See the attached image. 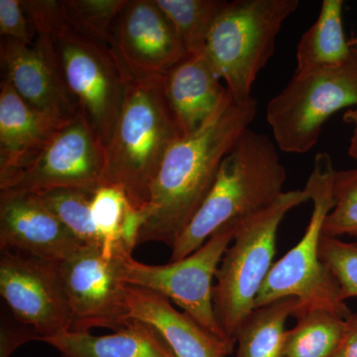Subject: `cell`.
<instances>
[{
    "mask_svg": "<svg viewBox=\"0 0 357 357\" xmlns=\"http://www.w3.org/2000/svg\"><path fill=\"white\" fill-rule=\"evenodd\" d=\"M257 114L255 98L237 102L227 91L217 112L189 135L171 145L142 210L137 245L159 241L173 248L208 197L223 159Z\"/></svg>",
    "mask_w": 357,
    "mask_h": 357,
    "instance_id": "6da1fadb",
    "label": "cell"
},
{
    "mask_svg": "<svg viewBox=\"0 0 357 357\" xmlns=\"http://www.w3.org/2000/svg\"><path fill=\"white\" fill-rule=\"evenodd\" d=\"M269 136L248 129L223 159L215 184L172 249L171 261L201 248L225 225L264 211L284 194L287 173Z\"/></svg>",
    "mask_w": 357,
    "mask_h": 357,
    "instance_id": "7a4b0ae2",
    "label": "cell"
},
{
    "mask_svg": "<svg viewBox=\"0 0 357 357\" xmlns=\"http://www.w3.org/2000/svg\"><path fill=\"white\" fill-rule=\"evenodd\" d=\"M21 2L36 35L50 40L66 86L105 148L121 114L128 77L109 46L66 23L61 1Z\"/></svg>",
    "mask_w": 357,
    "mask_h": 357,
    "instance_id": "3957f363",
    "label": "cell"
},
{
    "mask_svg": "<svg viewBox=\"0 0 357 357\" xmlns=\"http://www.w3.org/2000/svg\"><path fill=\"white\" fill-rule=\"evenodd\" d=\"M180 137L167 102L164 77L129 79L121 114L105 148L102 185L121 188L134 208L142 211L167 151Z\"/></svg>",
    "mask_w": 357,
    "mask_h": 357,
    "instance_id": "277c9868",
    "label": "cell"
},
{
    "mask_svg": "<svg viewBox=\"0 0 357 357\" xmlns=\"http://www.w3.org/2000/svg\"><path fill=\"white\" fill-rule=\"evenodd\" d=\"M335 171L330 154L319 152L316 155L304 189L312 202L309 225L299 243L274 263L258 294L256 307L293 297L299 300L296 312L323 309L344 319L352 314L337 279L319 256L324 223L335 204Z\"/></svg>",
    "mask_w": 357,
    "mask_h": 357,
    "instance_id": "5b68a950",
    "label": "cell"
},
{
    "mask_svg": "<svg viewBox=\"0 0 357 357\" xmlns=\"http://www.w3.org/2000/svg\"><path fill=\"white\" fill-rule=\"evenodd\" d=\"M310 201L305 190L284 192L269 208L236 227L215 274L213 310L220 330L230 344L243 321L256 309V299L273 266L277 231L289 211Z\"/></svg>",
    "mask_w": 357,
    "mask_h": 357,
    "instance_id": "8992f818",
    "label": "cell"
},
{
    "mask_svg": "<svg viewBox=\"0 0 357 357\" xmlns=\"http://www.w3.org/2000/svg\"><path fill=\"white\" fill-rule=\"evenodd\" d=\"M299 0H234L211 28L206 55L237 102L251 100L260 70L273 56L282 25Z\"/></svg>",
    "mask_w": 357,
    "mask_h": 357,
    "instance_id": "52a82bcc",
    "label": "cell"
},
{
    "mask_svg": "<svg viewBox=\"0 0 357 357\" xmlns=\"http://www.w3.org/2000/svg\"><path fill=\"white\" fill-rule=\"evenodd\" d=\"M357 107V49L344 64L295 74L267 105L266 119L278 149L304 154L318 143L326 121Z\"/></svg>",
    "mask_w": 357,
    "mask_h": 357,
    "instance_id": "ba28073f",
    "label": "cell"
},
{
    "mask_svg": "<svg viewBox=\"0 0 357 357\" xmlns=\"http://www.w3.org/2000/svg\"><path fill=\"white\" fill-rule=\"evenodd\" d=\"M126 252L103 255L102 246H79L54 263L69 304L70 332L121 330L130 319L126 306Z\"/></svg>",
    "mask_w": 357,
    "mask_h": 357,
    "instance_id": "9c48e42d",
    "label": "cell"
},
{
    "mask_svg": "<svg viewBox=\"0 0 357 357\" xmlns=\"http://www.w3.org/2000/svg\"><path fill=\"white\" fill-rule=\"evenodd\" d=\"M236 227L225 225L191 255L168 264H144L133 259L132 255L128 256L126 283L165 296L206 331L236 347L227 342L215 318L213 282L223 255L234 241Z\"/></svg>",
    "mask_w": 357,
    "mask_h": 357,
    "instance_id": "30bf717a",
    "label": "cell"
},
{
    "mask_svg": "<svg viewBox=\"0 0 357 357\" xmlns=\"http://www.w3.org/2000/svg\"><path fill=\"white\" fill-rule=\"evenodd\" d=\"M105 167V146L79 110L29 165L0 181V190L43 192L76 188L96 191L102 184Z\"/></svg>",
    "mask_w": 357,
    "mask_h": 357,
    "instance_id": "8fae6325",
    "label": "cell"
},
{
    "mask_svg": "<svg viewBox=\"0 0 357 357\" xmlns=\"http://www.w3.org/2000/svg\"><path fill=\"white\" fill-rule=\"evenodd\" d=\"M0 295L13 318L32 328L39 340L70 332L69 304L53 262L2 249Z\"/></svg>",
    "mask_w": 357,
    "mask_h": 357,
    "instance_id": "7c38bea8",
    "label": "cell"
},
{
    "mask_svg": "<svg viewBox=\"0 0 357 357\" xmlns=\"http://www.w3.org/2000/svg\"><path fill=\"white\" fill-rule=\"evenodd\" d=\"M109 48L128 79L165 77L187 57L154 0H128L115 22Z\"/></svg>",
    "mask_w": 357,
    "mask_h": 357,
    "instance_id": "4fadbf2b",
    "label": "cell"
},
{
    "mask_svg": "<svg viewBox=\"0 0 357 357\" xmlns=\"http://www.w3.org/2000/svg\"><path fill=\"white\" fill-rule=\"evenodd\" d=\"M0 59L3 79L35 109L62 123L79 112L48 37L37 34L31 45L2 38Z\"/></svg>",
    "mask_w": 357,
    "mask_h": 357,
    "instance_id": "5bb4252c",
    "label": "cell"
},
{
    "mask_svg": "<svg viewBox=\"0 0 357 357\" xmlns=\"http://www.w3.org/2000/svg\"><path fill=\"white\" fill-rule=\"evenodd\" d=\"M83 243L36 192L0 190V248L55 262Z\"/></svg>",
    "mask_w": 357,
    "mask_h": 357,
    "instance_id": "9a60e30c",
    "label": "cell"
},
{
    "mask_svg": "<svg viewBox=\"0 0 357 357\" xmlns=\"http://www.w3.org/2000/svg\"><path fill=\"white\" fill-rule=\"evenodd\" d=\"M126 306L129 319L147 324L160 333L177 357H225L234 347L203 328L170 300L149 289L128 285Z\"/></svg>",
    "mask_w": 357,
    "mask_h": 357,
    "instance_id": "2e32d148",
    "label": "cell"
},
{
    "mask_svg": "<svg viewBox=\"0 0 357 357\" xmlns=\"http://www.w3.org/2000/svg\"><path fill=\"white\" fill-rule=\"evenodd\" d=\"M67 123V122H66ZM66 123L35 109L6 79L0 84V181L36 158Z\"/></svg>",
    "mask_w": 357,
    "mask_h": 357,
    "instance_id": "e0dca14e",
    "label": "cell"
},
{
    "mask_svg": "<svg viewBox=\"0 0 357 357\" xmlns=\"http://www.w3.org/2000/svg\"><path fill=\"white\" fill-rule=\"evenodd\" d=\"M206 53L188 55L164 77L167 102L181 136L201 128L227 96Z\"/></svg>",
    "mask_w": 357,
    "mask_h": 357,
    "instance_id": "ac0fdd59",
    "label": "cell"
},
{
    "mask_svg": "<svg viewBox=\"0 0 357 357\" xmlns=\"http://www.w3.org/2000/svg\"><path fill=\"white\" fill-rule=\"evenodd\" d=\"M44 342L63 357H177L157 331L136 319L112 335L67 332Z\"/></svg>",
    "mask_w": 357,
    "mask_h": 357,
    "instance_id": "d6986e66",
    "label": "cell"
},
{
    "mask_svg": "<svg viewBox=\"0 0 357 357\" xmlns=\"http://www.w3.org/2000/svg\"><path fill=\"white\" fill-rule=\"evenodd\" d=\"M342 0H324L316 22L303 34L297 47L295 74L344 64L352 48L342 26Z\"/></svg>",
    "mask_w": 357,
    "mask_h": 357,
    "instance_id": "ffe728a7",
    "label": "cell"
},
{
    "mask_svg": "<svg viewBox=\"0 0 357 357\" xmlns=\"http://www.w3.org/2000/svg\"><path fill=\"white\" fill-rule=\"evenodd\" d=\"M298 306L288 297L256 307L237 332L236 357H281L286 321Z\"/></svg>",
    "mask_w": 357,
    "mask_h": 357,
    "instance_id": "44dd1931",
    "label": "cell"
},
{
    "mask_svg": "<svg viewBox=\"0 0 357 357\" xmlns=\"http://www.w3.org/2000/svg\"><path fill=\"white\" fill-rule=\"evenodd\" d=\"M297 324L286 331L281 357H332L345 332V319L323 309L294 312Z\"/></svg>",
    "mask_w": 357,
    "mask_h": 357,
    "instance_id": "7402d4cb",
    "label": "cell"
},
{
    "mask_svg": "<svg viewBox=\"0 0 357 357\" xmlns=\"http://www.w3.org/2000/svg\"><path fill=\"white\" fill-rule=\"evenodd\" d=\"M172 24L188 55L206 53V45L222 0H154Z\"/></svg>",
    "mask_w": 357,
    "mask_h": 357,
    "instance_id": "603a6c76",
    "label": "cell"
},
{
    "mask_svg": "<svg viewBox=\"0 0 357 357\" xmlns=\"http://www.w3.org/2000/svg\"><path fill=\"white\" fill-rule=\"evenodd\" d=\"M95 192L66 188L36 194L79 243L102 248V238L91 215V199Z\"/></svg>",
    "mask_w": 357,
    "mask_h": 357,
    "instance_id": "cb8c5ba5",
    "label": "cell"
},
{
    "mask_svg": "<svg viewBox=\"0 0 357 357\" xmlns=\"http://www.w3.org/2000/svg\"><path fill=\"white\" fill-rule=\"evenodd\" d=\"M128 0H62L63 17L75 31L109 46L112 30Z\"/></svg>",
    "mask_w": 357,
    "mask_h": 357,
    "instance_id": "d4e9b609",
    "label": "cell"
},
{
    "mask_svg": "<svg viewBox=\"0 0 357 357\" xmlns=\"http://www.w3.org/2000/svg\"><path fill=\"white\" fill-rule=\"evenodd\" d=\"M130 206L126 192L117 185H102L93 192L91 215L102 238L103 255L128 253L122 248L121 236Z\"/></svg>",
    "mask_w": 357,
    "mask_h": 357,
    "instance_id": "484cf974",
    "label": "cell"
},
{
    "mask_svg": "<svg viewBox=\"0 0 357 357\" xmlns=\"http://www.w3.org/2000/svg\"><path fill=\"white\" fill-rule=\"evenodd\" d=\"M333 197L335 208L324 223L323 236H357V168L335 171Z\"/></svg>",
    "mask_w": 357,
    "mask_h": 357,
    "instance_id": "4316f807",
    "label": "cell"
},
{
    "mask_svg": "<svg viewBox=\"0 0 357 357\" xmlns=\"http://www.w3.org/2000/svg\"><path fill=\"white\" fill-rule=\"evenodd\" d=\"M319 256L337 279L344 300L357 297V243L323 236Z\"/></svg>",
    "mask_w": 357,
    "mask_h": 357,
    "instance_id": "83f0119b",
    "label": "cell"
},
{
    "mask_svg": "<svg viewBox=\"0 0 357 357\" xmlns=\"http://www.w3.org/2000/svg\"><path fill=\"white\" fill-rule=\"evenodd\" d=\"M0 34L28 45L36 39V32L28 20L21 0H0Z\"/></svg>",
    "mask_w": 357,
    "mask_h": 357,
    "instance_id": "f1b7e54d",
    "label": "cell"
},
{
    "mask_svg": "<svg viewBox=\"0 0 357 357\" xmlns=\"http://www.w3.org/2000/svg\"><path fill=\"white\" fill-rule=\"evenodd\" d=\"M31 340H39V337L29 326L20 321L17 325L3 321L0 335V357H9L18 347Z\"/></svg>",
    "mask_w": 357,
    "mask_h": 357,
    "instance_id": "f546056e",
    "label": "cell"
},
{
    "mask_svg": "<svg viewBox=\"0 0 357 357\" xmlns=\"http://www.w3.org/2000/svg\"><path fill=\"white\" fill-rule=\"evenodd\" d=\"M344 337L332 357H357V314L345 319Z\"/></svg>",
    "mask_w": 357,
    "mask_h": 357,
    "instance_id": "4dcf8cb0",
    "label": "cell"
},
{
    "mask_svg": "<svg viewBox=\"0 0 357 357\" xmlns=\"http://www.w3.org/2000/svg\"><path fill=\"white\" fill-rule=\"evenodd\" d=\"M344 121L347 123L354 126V130H357V107L349 109L344 115Z\"/></svg>",
    "mask_w": 357,
    "mask_h": 357,
    "instance_id": "1f68e13d",
    "label": "cell"
},
{
    "mask_svg": "<svg viewBox=\"0 0 357 357\" xmlns=\"http://www.w3.org/2000/svg\"><path fill=\"white\" fill-rule=\"evenodd\" d=\"M354 135L351 139V144H349V154L351 158L357 161V130H354Z\"/></svg>",
    "mask_w": 357,
    "mask_h": 357,
    "instance_id": "d6a6232c",
    "label": "cell"
}]
</instances>
